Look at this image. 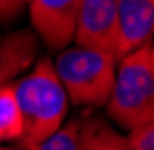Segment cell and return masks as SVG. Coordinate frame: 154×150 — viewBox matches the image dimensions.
<instances>
[{
    "instance_id": "3957f363",
    "label": "cell",
    "mask_w": 154,
    "mask_h": 150,
    "mask_svg": "<svg viewBox=\"0 0 154 150\" xmlns=\"http://www.w3.org/2000/svg\"><path fill=\"white\" fill-rule=\"evenodd\" d=\"M54 69L73 104L106 106L117 73V58L112 54L81 46L67 48L56 56Z\"/></svg>"
},
{
    "instance_id": "4fadbf2b",
    "label": "cell",
    "mask_w": 154,
    "mask_h": 150,
    "mask_svg": "<svg viewBox=\"0 0 154 150\" xmlns=\"http://www.w3.org/2000/svg\"><path fill=\"white\" fill-rule=\"evenodd\" d=\"M152 67H154V44H152Z\"/></svg>"
},
{
    "instance_id": "277c9868",
    "label": "cell",
    "mask_w": 154,
    "mask_h": 150,
    "mask_svg": "<svg viewBox=\"0 0 154 150\" xmlns=\"http://www.w3.org/2000/svg\"><path fill=\"white\" fill-rule=\"evenodd\" d=\"M73 40L81 48L108 52L117 58V0H81Z\"/></svg>"
},
{
    "instance_id": "52a82bcc",
    "label": "cell",
    "mask_w": 154,
    "mask_h": 150,
    "mask_svg": "<svg viewBox=\"0 0 154 150\" xmlns=\"http://www.w3.org/2000/svg\"><path fill=\"white\" fill-rule=\"evenodd\" d=\"M38 58V38L31 29H19L0 38V88L11 86L33 67Z\"/></svg>"
},
{
    "instance_id": "7a4b0ae2",
    "label": "cell",
    "mask_w": 154,
    "mask_h": 150,
    "mask_svg": "<svg viewBox=\"0 0 154 150\" xmlns=\"http://www.w3.org/2000/svg\"><path fill=\"white\" fill-rule=\"evenodd\" d=\"M106 115L123 131H133L154 121V67L152 42L117 61V73Z\"/></svg>"
},
{
    "instance_id": "8992f818",
    "label": "cell",
    "mask_w": 154,
    "mask_h": 150,
    "mask_svg": "<svg viewBox=\"0 0 154 150\" xmlns=\"http://www.w3.org/2000/svg\"><path fill=\"white\" fill-rule=\"evenodd\" d=\"M117 61L152 42L154 0H117Z\"/></svg>"
},
{
    "instance_id": "e0dca14e",
    "label": "cell",
    "mask_w": 154,
    "mask_h": 150,
    "mask_svg": "<svg viewBox=\"0 0 154 150\" xmlns=\"http://www.w3.org/2000/svg\"><path fill=\"white\" fill-rule=\"evenodd\" d=\"M0 38H2V36H0Z\"/></svg>"
},
{
    "instance_id": "30bf717a",
    "label": "cell",
    "mask_w": 154,
    "mask_h": 150,
    "mask_svg": "<svg viewBox=\"0 0 154 150\" xmlns=\"http://www.w3.org/2000/svg\"><path fill=\"white\" fill-rule=\"evenodd\" d=\"M23 148L25 150H81L79 121H71V123L63 125L50 138H46V140H42L38 144H27Z\"/></svg>"
},
{
    "instance_id": "6da1fadb",
    "label": "cell",
    "mask_w": 154,
    "mask_h": 150,
    "mask_svg": "<svg viewBox=\"0 0 154 150\" xmlns=\"http://www.w3.org/2000/svg\"><path fill=\"white\" fill-rule=\"evenodd\" d=\"M13 92L23 117L21 144H38L65 123L69 98L50 58H40L27 75L13 81Z\"/></svg>"
},
{
    "instance_id": "7c38bea8",
    "label": "cell",
    "mask_w": 154,
    "mask_h": 150,
    "mask_svg": "<svg viewBox=\"0 0 154 150\" xmlns=\"http://www.w3.org/2000/svg\"><path fill=\"white\" fill-rule=\"evenodd\" d=\"M21 8H23V2H19V0H0V21L17 17L21 13Z\"/></svg>"
},
{
    "instance_id": "9c48e42d",
    "label": "cell",
    "mask_w": 154,
    "mask_h": 150,
    "mask_svg": "<svg viewBox=\"0 0 154 150\" xmlns=\"http://www.w3.org/2000/svg\"><path fill=\"white\" fill-rule=\"evenodd\" d=\"M23 138V117L15 98L13 83L0 88V142Z\"/></svg>"
},
{
    "instance_id": "9a60e30c",
    "label": "cell",
    "mask_w": 154,
    "mask_h": 150,
    "mask_svg": "<svg viewBox=\"0 0 154 150\" xmlns=\"http://www.w3.org/2000/svg\"><path fill=\"white\" fill-rule=\"evenodd\" d=\"M0 150H15V148H2V146H0Z\"/></svg>"
},
{
    "instance_id": "5bb4252c",
    "label": "cell",
    "mask_w": 154,
    "mask_h": 150,
    "mask_svg": "<svg viewBox=\"0 0 154 150\" xmlns=\"http://www.w3.org/2000/svg\"><path fill=\"white\" fill-rule=\"evenodd\" d=\"M19 2H23V4H29V0H19Z\"/></svg>"
},
{
    "instance_id": "ba28073f",
    "label": "cell",
    "mask_w": 154,
    "mask_h": 150,
    "mask_svg": "<svg viewBox=\"0 0 154 150\" xmlns=\"http://www.w3.org/2000/svg\"><path fill=\"white\" fill-rule=\"evenodd\" d=\"M79 142L81 150H133L127 136L98 115H88L79 121Z\"/></svg>"
},
{
    "instance_id": "2e32d148",
    "label": "cell",
    "mask_w": 154,
    "mask_h": 150,
    "mask_svg": "<svg viewBox=\"0 0 154 150\" xmlns=\"http://www.w3.org/2000/svg\"><path fill=\"white\" fill-rule=\"evenodd\" d=\"M152 38H154V31H152ZM152 44H154V40H152Z\"/></svg>"
},
{
    "instance_id": "5b68a950",
    "label": "cell",
    "mask_w": 154,
    "mask_h": 150,
    "mask_svg": "<svg viewBox=\"0 0 154 150\" xmlns=\"http://www.w3.org/2000/svg\"><path fill=\"white\" fill-rule=\"evenodd\" d=\"M79 4L81 0H29L33 33L52 50L67 48L73 42Z\"/></svg>"
},
{
    "instance_id": "8fae6325",
    "label": "cell",
    "mask_w": 154,
    "mask_h": 150,
    "mask_svg": "<svg viewBox=\"0 0 154 150\" xmlns=\"http://www.w3.org/2000/svg\"><path fill=\"white\" fill-rule=\"evenodd\" d=\"M133 150H154V121L125 133Z\"/></svg>"
}]
</instances>
